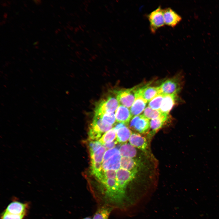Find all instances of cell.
<instances>
[{"instance_id": "cell-1", "label": "cell", "mask_w": 219, "mask_h": 219, "mask_svg": "<svg viewBox=\"0 0 219 219\" xmlns=\"http://www.w3.org/2000/svg\"><path fill=\"white\" fill-rule=\"evenodd\" d=\"M184 83L183 76L179 73L166 80L159 86L160 94L163 95L177 94L182 89Z\"/></svg>"}, {"instance_id": "cell-2", "label": "cell", "mask_w": 219, "mask_h": 219, "mask_svg": "<svg viewBox=\"0 0 219 219\" xmlns=\"http://www.w3.org/2000/svg\"><path fill=\"white\" fill-rule=\"evenodd\" d=\"M116 98L109 96L100 100L96 105L94 110V116L101 117L106 113H114L119 106Z\"/></svg>"}, {"instance_id": "cell-3", "label": "cell", "mask_w": 219, "mask_h": 219, "mask_svg": "<svg viewBox=\"0 0 219 219\" xmlns=\"http://www.w3.org/2000/svg\"><path fill=\"white\" fill-rule=\"evenodd\" d=\"M112 126L104 124L101 118L94 116L89 127L88 135L90 140H97L100 138L102 134L110 130Z\"/></svg>"}, {"instance_id": "cell-4", "label": "cell", "mask_w": 219, "mask_h": 219, "mask_svg": "<svg viewBox=\"0 0 219 219\" xmlns=\"http://www.w3.org/2000/svg\"><path fill=\"white\" fill-rule=\"evenodd\" d=\"M137 85L114 92L119 104L128 108L130 107L136 98Z\"/></svg>"}, {"instance_id": "cell-5", "label": "cell", "mask_w": 219, "mask_h": 219, "mask_svg": "<svg viewBox=\"0 0 219 219\" xmlns=\"http://www.w3.org/2000/svg\"><path fill=\"white\" fill-rule=\"evenodd\" d=\"M151 32L154 33L165 23L163 9L160 6L150 13L148 16Z\"/></svg>"}, {"instance_id": "cell-6", "label": "cell", "mask_w": 219, "mask_h": 219, "mask_svg": "<svg viewBox=\"0 0 219 219\" xmlns=\"http://www.w3.org/2000/svg\"><path fill=\"white\" fill-rule=\"evenodd\" d=\"M129 127L141 133H146L150 129L149 119L143 114L134 116L129 123Z\"/></svg>"}, {"instance_id": "cell-7", "label": "cell", "mask_w": 219, "mask_h": 219, "mask_svg": "<svg viewBox=\"0 0 219 219\" xmlns=\"http://www.w3.org/2000/svg\"><path fill=\"white\" fill-rule=\"evenodd\" d=\"M151 83V82H149L146 85H138L136 98L141 96L148 102H149L156 96L160 94L159 86H151L150 85Z\"/></svg>"}, {"instance_id": "cell-8", "label": "cell", "mask_w": 219, "mask_h": 219, "mask_svg": "<svg viewBox=\"0 0 219 219\" xmlns=\"http://www.w3.org/2000/svg\"><path fill=\"white\" fill-rule=\"evenodd\" d=\"M163 13L165 24L169 26L174 27L182 20L181 16L170 8L163 9Z\"/></svg>"}, {"instance_id": "cell-9", "label": "cell", "mask_w": 219, "mask_h": 219, "mask_svg": "<svg viewBox=\"0 0 219 219\" xmlns=\"http://www.w3.org/2000/svg\"><path fill=\"white\" fill-rule=\"evenodd\" d=\"M29 208V204L27 203L14 201L10 203L4 211L15 214L26 215Z\"/></svg>"}, {"instance_id": "cell-10", "label": "cell", "mask_w": 219, "mask_h": 219, "mask_svg": "<svg viewBox=\"0 0 219 219\" xmlns=\"http://www.w3.org/2000/svg\"><path fill=\"white\" fill-rule=\"evenodd\" d=\"M121 157L119 151L106 160H103L102 164L103 170L116 171L120 169Z\"/></svg>"}, {"instance_id": "cell-11", "label": "cell", "mask_w": 219, "mask_h": 219, "mask_svg": "<svg viewBox=\"0 0 219 219\" xmlns=\"http://www.w3.org/2000/svg\"><path fill=\"white\" fill-rule=\"evenodd\" d=\"M116 121L128 124L133 116L128 108L122 105H119L115 111Z\"/></svg>"}, {"instance_id": "cell-12", "label": "cell", "mask_w": 219, "mask_h": 219, "mask_svg": "<svg viewBox=\"0 0 219 219\" xmlns=\"http://www.w3.org/2000/svg\"><path fill=\"white\" fill-rule=\"evenodd\" d=\"M116 133V141L119 143H124L129 140L132 133L126 125L119 123L114 127Z\"/></svg>"}, {"instance_id": "cell-13", "label": "cell", "mask_w": 219, "mask_h": 219, "mask_svg": "<svg viewBox=\"0 0 219 219\" xmlns=\"http://www.w3.org/2000/svg\"><path fill=\"white\" fill-rule=\"evenodd\" d=\"M141 166V162L134 158L122 157L121 159V168L137 173Z\"/></svg>"}, {"instance_id": "cell-14", "label": "cell", "mask_w": 219, "mask_h": 219, "mask_svg": "<svg viewBox=\"0 0 219 219\" xmlns=\"http://www.w3.org/2000/svg\"><path fill=\"white\" fill-rule=\"evenodd\" d=\"M177 94H169L164 95L159 110L162 113L169 114L175 105L177 96Z\"/></svg>"}, {"instance_id": "cell-15", "label": "cell", "mask_w": 219, "mask_h": 219, "mask_svg": "<svg viewBox=\"0 0 219 219\" xmlns=\"http://www.w3.org/2000/svg\"><path fill=\"white\" fill-rule=\"evenodd\" d=\"M129 141L130 144L135 148L142 150L146 149L148 143L146 138L137 133H132Z\"/></svg>"}, {"instance_id": "cell-16", "label": "cell", "mask_w": 219, "mask_h": 219, "mask_svg": "<svg viewBox=\"0 0 219 219\" xmlns=\"http://www.w3.org/2000/svg\"><path fill=\"white\" fill-rule=\"evenodd\" d=\"M148 102L141 96L137 97L130 108L132 116L139 115L144 111Z\"/></svg>"}, {"instance_id": "cell-17", "label": "cell", "mask_w": 219, "mask_h": 219, "mask_svg": "<svg viewBox=\"0 0 219 219\" xmlns=\"http://www.w3.org/2000/svg\"><path fill=\"white\" fill-rule=\"evenodd\" d=\"M168 115L162 113L159 117L150 120V129L153 133H155L162 128L168 119Z\"/></svg>"}, {"instance_id": "cell-18", "label": "cell", "mask_w": 219, "mask_h": 219, "mask_svg": "<svg viewBox=\"0 0 219 219\" xmlns=\"http://www.w3.org/2000/svg\"><path fill=\"white\" fill-rule=\"evenodd\" d=\"M114 209L111 206L103 205L98 208L92 219H109L110 214Z\"/></svg>"}, {"instance_id": "cell-19", "label": "cell", "mask_w": 219, "mask_h": 219, "mask_svg": "<svg viewBox=\"0 0 219 219\" xmlns=\"http://www.w3.org/2000/svg\"><path fill=\"white\" fill-rule=\"evenodd\" d=\"M121 156L133 158L137 154L136 148L130 144L125 143L122 145L119 149Z\"/></svg>"}, {"instance_id": "cell-20", "label": "cell", "mask_w": 219, "mask_h": 219, "mask_svg": "<svg viewBox=\"0 0 219 219\" xmlns=\"http://www.w3.org/2000/svg\"><path fill=\"white\" fill-rule=\"evenodd\" d=\"M116 136V131L114 127L105 132L99 139V141L103 145L111 143L115 139Z\"/></svg>"}, {"instance_id": "cell-21", "label": "cell", "mask_w": 219, "mask_h": 219, "mask_svg": "<svg viewBox=\"0 0 219 219\" xmlns=\"http://www.w3.org/2000/svg\"><path fill=\"white\" fill-rule=\"evenodd\" d=\"M106 149L104 146H102L93 153L90 155L91 161L101 163L103 161Z\"/></svg>"}, {"instance_id": "cell-22", "label": "cell", "mask_w": 219, "mask_h": 219, "mask_svg": "<svg viewBox=\"0 0 219 219\" xmlns=\"http://www.w3.org/2000/svg\"><path fill=\"white\" fill-rule=\"evenodd\" d=\"M163 97L162 94L158 95L149 102L148 106L154 109L159 110Z\"/></svg>"}, {"instance_id": "cell-23", "label": "cell", "mask_w": 219, "mask_h": 219, "mask_svg": "<svg viewBox=\"0 0 219 219\" xmlns=\"http://www.w3.org/2000/svg\"><path fill=\"white\" fill-rule=\"evenodd\" d=\"M162 113L160 110L154 109L148 106L144 110L143 115L148 119L151 120L159 117Z\"/></svg>"}, {"instance_id": "cell-24", "label": "cell", "mask_w": 219, "mask_h": 219, "mask_svg": "<svg viewBox=\"0 0 219 219\" xmlns=\"http://www.w3.org/2000/svg\"><path fill=\"white\" fill-rule=\"evenodd\" d=\"M100 118L103 123L108 126H112L116 121L114 112L106 113Z\"/></svg>"}, {"instance_id": "cell-25", "label": "cell", "mask_w": 219, "mask_h": 219, "mask_svg": "<svg viewBox=\"0 0 219 219\" xmlns=\"http://www.w3.org/2000/svg\"><path fill=\"white\" fill-rule=\"evenodd\" d=\"M91 173L95 177L99 174L103 170L101 163L95 162L91 161Z\"/></svg>"}, {"instance_id": "cell-26", "label": "cell", "mask_w": 219, "mask_h": 219, "mask_svg": "<svg viewBox=\"0 0 219 219\" xmlns=\"http://www.w3.org/2000/svg\"><path fill=\"white\" fill-rule=\"evenodd\" d=\"M26 215L13 214L4 211L1 214L0 219H24Z\"/></svg>"}, {"instance_id": "cell-27", "label": "cell", "mask_w": 219, "mask_h": 219, "mask_svg": "<svg viewBox=\"0 0 219 219\" xmlns=\"http://www.w3.org/2000/svg\"><path fill=\"white\" fill-rule=\"evenodd\" d=\"M102 144L99 141L89 140V147L90 155L93 153L101 146Z\"/></svg>"}, {"instance_id": "cell-28", "label": "cell", "mask_w": 219, "mask_h": 219, "mask_svg": "<svg viewBox=\"0 0 219 219\" xmlns=\"http://www.w3.org/2000/svg\"><path fill=\"white\" fill-rule=\"evenodd\" d=\"M117 142L116 141H113L111 143L105 144L103 145L104 146L106 149H110L113 148L116 144H117Z\"/></svg>"}, {"instance_id": "cell-29", "label": "cell", "mask_w": 219, "mask_h": 219, "mask_svg": "<svg viewBox=\"0 0 219 219\" xmlns=\"http://www.w3.org/2000/svg\"><path fill=\"white\" fill-rule=\"evenodd\" d=\"M35 3L37 5L40 4L41 3V0H33Z\"/></svg>"}, {"instance_id": "cell-30", "label": "cell", "mask_w": 219, "mask_h": 219, "mask_svg": "<svg viewBox=\"0 0 219 219\" xmlns=\"http://www.w3.org/2000/svg\"><path fill=\"white\" fill-rule=\"evenodd\" d=\"M7 14L6 13H4V15H3V17L4 18H7Z\"/></svg>"}, {"instance_id": "cell-31", "label": "cell", "mask_w": 219, "mask_h": 219, "mask_svg": "<svg viewBox=\"0 0 219 219\" xmlns=\"http://www.w3.org/2000/svg\"><path fill=\"white\" fill-rule=\"evenodd\" d=\"M2 6H6L7 5V4L6 3V2H4L2 3V4H1Z\"/></svg>"}, {"instance_id": "cell-32", "label": "cell", "mask_w": 219, "mask_h": 219, "mask_svg": "<svg viewBox=\"0 0 219 219\" xmlns=\"http://www.w3.org/2000/svg\"><path fill=\"white\" fill-rule=\"evenodd\" d=\"M39 43V42L38 41H37L36 42H35L33 43V44L34 45H37Z\"/></svg>"}, {"instance_id": "cell-33", "label": "cell", "mask_w": 219, "mask_h": 219, "mask_svg": "<svg viewBox=\"0 0 219 219\" xmlns=\"http://www.w3.org/2000/svg\"><path fill=\"white\" fill-rule=\"evenodd\" d=\"M82 219H92L90 217H85Z\"/></svg>"}, {"instance_id": "cell-34", "label": "cell", "mask_w": 219, "mask_h": 219, "mask_svg": "<svg viewBox=\"0 0 219 219\" xmlns=\"http://www.w3.org/2000/svg\"><path fill=\"white\" fill-rule=\"evenodd\" d=\"M5 21H4H4H3L2 22V23H3V24H5Z\"/></svg>"}, {"instance_id": "cell-35", "label": "cell", "mask_w": 219, "mask_h": 219, "mask_svg": "<svg viewBox=\"0 0 219 219\" xmlns=\"http://www.w3.org/2000/svg\"><path fill=\"white\" fill-rule=\"evenodd\" d=\"M7 2H8V3L9 4H10V2L9 1H7Z\"/></svg>"}, {"instance_id": "cell-36", "label": "cell", "mask_w": 219, "mask_h": 219, "mask_svg": "<svg viewBox=\"0 0 219 219\" xmlns=\"http://www.w3.org/2000/svg\"><path fill=\"white\" fill-rule=\"evenodd\" d=\"M55 33H58V31L57 30H56L55 31Z\"/></svg>"}, {"instance_id": "cell-37", "label": "cell", "mask_w": 219, "mask_h": 219, "mask_svg": "<svg viewBox=\"0 0 219 219\" xmlns=\"http://www.w3.org/2000/svg\"><path fill=\"white\" fill-rule=\"evenodd\" d=\"M35 48H36V49H38V47L37 46H35Z\"/></svg>"}, {"instance_id": "cell-38", "label": "cell", "mask_w": 219, "mask_h": 219, "mask_svg": "<svg viewBox=\"0 0 219 219\" xmlns=\"http://www.w3.org/2000/svg\"><path fill=\"white\" fill-rule=\"evenodd\" d=\"M3 24L2 22H1L0 23V25H2Z\"/></svg>"}, {"instance_id": "cell-39", "label": "cell", "mask_w": 219, "mask_h": 219, "mask_svg": "<svg viewBox=\"0 0 219 219\" xmlns=\"http://www.w3.org/2000/svg\"><path fill=\"white\" fill-rule=\"evenodd\" d=\"M24 5H25L26 7V6H27L26 5V4H24Z\"/></svg>"}, {"instance_id": "cell-40", "label": "cell", "mask_w": 219, "mask_h": 219, "mask_svg": "<svg viewBox=\"0 0 219 219\" xmlns=\"http://www.w3.org/2000/svg\"><path fill=\"white\" fill-rule=\"evenodd\" d=\"M51 5V6H52V7H53V6L52 5Z\"/></svg>"}]
</instances>
